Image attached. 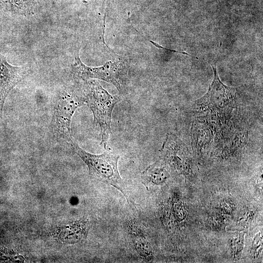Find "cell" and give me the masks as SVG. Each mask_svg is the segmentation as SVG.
I'll list each match as a JSON object with an SVG mask.
<instances>
[{
  "instance_id": "obj_1",
  "label": "cell",
  "mask_w": 263,
  "mask_h": 263,
  "mask_svg": "<svg viewBox=\"0 0 263 263\" xmlns=\"http://www.w3.org/2000/svg\"><path fill=\"white\" fill-rule=\"evenodd\" d=\"M71 144L74 152L87 166L90 174L116 188L129 202L128 196L118 169L120 155L109 150L100 154H94L86 151L73 141Z\"/></svg>"
},
{
  "instance_id": "obj_2",
  "label": "cell",
  "mask_w": 263,
  "mask_h": 263,
  "mask_svg": "<svg viewBox=\"0 0 263 263\" xmlns=\"http://www.w3.org/2000/svg\"><path fill=\"white\" fill-rule=\"evenodd\" d=\"M88 85L85 102L93 114L95 124L100 128V145L106 150L111 132L113 111L119 98L110 94L97 81H91Z\"/></svg>"
},
{
  "instance_id": "obj_3",
  "label": "cell",
  "mask_w": 263,
  "mask_h": 263,
  "mask_svg": "<svg viewBox=\"0 0 263 263\" xmlns=\"http://www.w3.org/2000/svg\"><path fill=\"white\" fill-rule=\"evenodd\" d=\"M85 102V98L67 93L59 96L54 106L51 122L52 131L57 139L70 143L73 141L70 126L72 118Z\"/></svg>"
},
{
  "instance_id": "obj_4",
  "label": "cell",
  "mask_w": 263,
  "mask_h": 263,
  "mask_svg": "<svg viewBox=\"0 0 263 263\" xmlns=\"http://www.w3.org/2000/svg\"><path fill=\"white\" fill-rule=\"evenodd\" d=\"M214 77L207 92L197 103L209 109L219 115L229 113L234 108L236 91L228 87L220 80L216 68L212 66Z\"/></svg>"
},
{
  "instance_id": "obj_5",
  "label": "cell",
  "mask_w": 263,
  "mask_h": 263,
  "mask_svg": "<svg viewBox=\"0 0 263 263\" xmlns=\"http://www.w3.org/2000/svg\"><path fill=\"white\" fill-rule=\"evenodd\" d=\"M74 70L76 75L83 80L99 79L112 84L119 93L124 91V77L127 71L118 62L110 61L103 66L91 67L82 63L78 55L75 57Z\"/></svg>"
},
{
  "instance_id": "obj_6",
  "label": "cell",
  "mask_w": 263,
  "mask_h": 263,
  "mask_svg": "<svg viewBox=\"0 0 263 263\" xmlns=\"http://www.w3.org/2000/svg\"><path fill=\"white\" fill-rule=\"evenodd\" d=\"M23 68L11 65L0 53V114L11 91L24 76Z\"/></svg>"
},
{
  "instance_id": "obj_7",
  "label": "cell",
  "mask_w": 263,
  "mask_h": 263,
  "mask_svg": "<svg viewBox=\"0 0 263 263\" xmlns=\"http://www.w3.org/2000/svg\"><path fill=\"white\" fill-rule=\"evenodd\" d=\"M186 146L176 135L169 133L167 134L161 151L174 167L180 172L186 173L189 165L186 160Z\"/></svg>"
},
{
  "instance_id": "obj_8",
  "label": "cell",
  "mask_w": 263,
  "mask_h": 263,
  "mask_svg": "<svg viewBox=\"0 0 263 263\" xmlns=\"http://www.w3.org/2000/svg\"><path fill=\"white\" fill-rule=\"evenodd\" d=\"M169 177L166 167L160 162H156L148 167L142 173L144 182L159 185L164 183Z\"/></svg>"
},
{
  "instance_id": "obj_9",
  "label": "cell",
  "mask_w": 263,
  "mask_h": 263,
  "mask_svg": "<svg viewBox=\"0 0 263 263\" xmlns=\"http://www.w3.org/2000/svg\"><path fill=\"white\" fill-rule=\"evenodd\" d=\"M192 127V136L193 144L197 149H203L211 139L210 130L203 125L193 124Z\"/></svg>"
},
{
  "instance_id": "obj_10",
  "label": "cell",
  "mask_w": 263,
  "mask_h": 263,
  "mask_svg": "<svg viewBox=\"0 0 263 263\" xmlns=\"http://www.w3.org/2000/svg\"><path fill=\"white\" fill-rule=\"evenodd\" d=\"M38 0H9V2L14 8L25 13L29 11L36 3Z\"/></svg>"
},
{
  "instance_id": "obj_11",
  "label": "cell",
  "mask_w": 263,
  "mask_h": 263,
  "mask_svg": "<svg viewBox=\"0 0 263 263\" xmlns=\"http://www.w3.org/2000/svg\"><path fill=\"white\" fill-rule=\"evenodd\" d=\"M149 40L151 43H152L155 46H156V47H157L158 48L163 49H164L165 50L169 51H170V52H175V53H181L182 54H185V55H188V56H191L190 55H189V54H188L187 53L182 52H179V51H177L176 50H171V49H169L165 48L163 47L160 45L159 44L156 43V42H153L152 40Z\"/></svg>"
},
{
  "instance_id": "obj_12",
  "label": "cell",
  "mask_w": 263,
  "mask_h": 263,
  "mask_svg": "<svg viewBox=\"0 0 263 263\" xmlns=\"http://www.w3.org/2000/svg\"><path fill=\"white\" fill-rule=\"evenodd\" d=\"M8 2H9V0H0V10L3 9Z\"/></svg>"
}]
</instances>
